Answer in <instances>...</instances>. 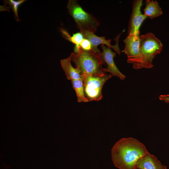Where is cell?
<instances>
[{"mask_svg": "<svg viewBox=\"0 0 169 169\" xmlns=\"http://www.w3.org/2000/svg\"><path fill=\"white\" fill-rule=\"evenodd\" d=\"M148 151L143 144L132 137L122 138L111 149L112 161L119 169H135L138 160Z\"/></svg>", "mask_w": 169, "mask_h": 169, "instance_id": "cell-1", "label": "cell"}, {"mask_svg": "<svg viewBox=\"0 0 169 169\" xmlns=\"http://www.w3.org/2000/svg\"><path fill=\"white\" fill-rule=\"evenodd\" d=\"M139 53L134 58L127 59V62L133 64L135 69L151 68L153 66V59L161 52L163 45L152 33L149 32L140 36Z\"/></svg>", "mask_w": 169, "mask_h": 169, "instance_id": "cell-2", "label": "cell"}, {"mask_svg": "<svg viewBox=\"0 0 169 169\" xmlns=\"http://www.w3.org/2000/svg\"><path fill=\"white\" fill-rule=\"evenodd\" d=\"M101 53L92 50H85L80 46L76 51L71 53L70 56L71 61L79 69L82 75L102 76L106 73L102 67L105 63Z\"/></svg>", "mask_w": 169, "mask_h": 169, "instance_id": "cell-3", "label": "cell"}, {"mask_svg": "<svg viewBox=\"0 0 169 169\" xmlns=\"http://www.w3.org/2000/svg\"><path fill=\"white\" fill-rule=\"evenodd\" d=\"M67 7L69 14L73 18L80 32L95 33L100 22L94 16L84 11L77 0H69Z\"/></svg>", "mask_w": 169, "mask_h": 169, "instance_id": "cell-4", "label": "cell"}, {"mask_svg": "<svg viewBox=\"0 0 169 169\" xmlns=\"http://www.w3.org/2000/svg\"><path fill=\"white\" fill-rule=\"evenodd\" d=\"M84 93L88 101H99L102 98V90L105 82L113 76L106 74L102 76L82 75Z\"/></svg>", "mask_w": 169, "mask_h": 169, "instance_id": "cell-5", "label": "cell"}, {"mask_svg": "<svg viewBox=\"0 0 169 169\" xmlns=\"http://www.w3.org/2000/svg\"><path fill=\"white\" fill-rule=\"evenodd\" d=\"M142 0H134L132 3V11L129 21L127 36H140V27L147 17L141 11L142 5Z\"/></svg>", "mask_w": 169, "mask_h": 169, "instance_id": "cell-6", "label": "cell"}, {"mask_svg": "<svg viewBox=\"0 0 169 169\" xmlns=\"http://www.w3.org/2000/svg\"><path fill=\"white\" fill-rule=\"evenodd\" d=\"M101 46L102 49V52L101 53L102 57L107 65L106 68H104V70L105 72H110L120 79L124 80L125 76L120 71L114 61L113 58L116 56V53L111 50V48L107 47L105 45L101 44Z\"/></svg>", "mask_w": 169, "mask_h": 169, "instance_id": "cell-7", "label": "cell"}, {"mask_svg": "<svg viewBox=\"0 0 169 169\" xmlns=\"http://www.w3.org/2000/svg\"><path fill=\"white\" fill-rule=\"evenodd\" d=\"M84 38L88 39L92 44V50L96 53L101 52L97 48V46L100 44L106 45L108 47L113 48L118 54H120V49L118 45V39L120 35L116 39V43L114 45L110 44V39H106L104 36L99 37L94 33L89 32H83L81 33Z\"/></svg>", "mask_w": 169, "mask_h": 169, "instance_id": "cell-8", "label": "cell"}, {"mask_svg": "<svg viewBox=\"0 0 169 169\" xmlns=\"http://www.w3.org/2000/svg\"><path fill=\"white\" fill-rule=\"evenodd\" d=\"M135 169H167L154 156L148 152L136 163Z\"/></svg>", "mask_w": 169, "mask_h": 169, "instance_id": "cell-9", "label": "cell"}, {"mask_svg": "<svg viewBox=\"0 0 169 169\" xmlns=\"http://www.w3.org/2000/svg\"><path fill=\"white\" fill-rule=\"evenodd\" d=\"M140 36H127L123 42L125 44V48L122 51L127 55L128 59H130L136 57L139 53Z\"/></svg>", "mask_w": 169, "mask_h": 169, "instance_id": "cell-10", "label": "cell"}, {"mask_svg": "<svg viewBox=\"0 0 169 169\" xmlns=\"http://www.w3.org/2000/svg\"><path fill=\"white\" fill-rule=\"evenodd\" d=\"M71 59L70 55L67 58L60 61L61 67L64 71L67 78L68 80L83 79V76L77 67L74 68L71 64Z\"/></svg>", "mask_w": 169, "mask_h": 169, "instance_id": "cell-11", "label": "cell"}, {"mask_svg": "<svg viewBox=\"0 0 169 169\" xmlns=\"http://www.w3.org/2000/svg\"><path fill=\"white\" fill-rule=\"evenodd\" d=\"M146 3L144 14L147 17L152 19L162 14L161 8L156 1L146 0Z\"/></svg>", "mask_w": 169, "mask_h": 169, "instance_id": "cell-12", "label": "cell"}, {"mask_svg": "<svg viewBox=\"0 0 169 169\" xmlns=\"http://www.w3.org/2000/svg\"><path fill=\"white\" fill-rule=\"evenodd\" d=\"M71 81L73 88L76 93L77 101L79 102H88L84 94L83 79L71 80Z\"/></svg>", "mask_w": 169, "mask_h": 169, "instance_id": "cell-13", "label": "cell"}, {"mask_svg": "<svg viewBox=\"0 0 169 169\" xmlns=\"http://www.w3.org/2000/svg\"><path fill=\"white\" fill-rule=\"evenodd\" d=\"M63 36L69 41L75 44L74 48V53L75 52L78 48L80 46V45L84 38L83 35L81 32L74 34L71 37L66 31L61 30Z\"/></svg>", "mask_w": 169, "mask_h": 169, "instance_id": "cell-14", "label": "cell"}, {"mask_svg": "<svg viewBox=\"0 0 169 169\" xmlns=\"http://www.w3.org/2000/svg\"><path fill=\"white\" fill-rule=\"evenodd\" d=\"M26 1L24 0L14 1L13 0L4 1V4H8L11 8L13 12L14 18L17 22L20 21L18 14V9L19 6L23 2Z\"/></svg>", "mask_w": 169, "mask_h": 169, "instance_id": "cell-15", "label": "cell"}, {"mask_svg": "<svg viewBox=\"0 0 169 169\" xmlns=\"http://www.w3.org/2000/svg\"><path fill=\"white\" fill-rule=\"evenodd\" d=\"M80 46L84 50L87 51L92 50L91 43L88 39L84 38L81 42Z\"/></svg>", "mask_w": 169, "mask_h": 169, "instance_id": "cell-16", "label": "cell"}, {"mask_svg": "<svg viewBox=\"0 0 169 169\" xmlns=\"http://www.w3.org/2000/svg\"><path fill=\"white\" fill-rule=\"evenodd\" d=\"M159 99L165 102L169 103V95H160L159 96Z\"/></svg>", "mask_w": 169, "mask_h": 169, "instance_id": "cell-17", "label": "cell"}]
</instances>
